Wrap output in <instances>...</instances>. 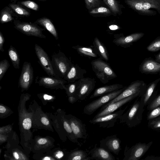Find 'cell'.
Here are the masks:
<instances>
[{
  "label": "cell",
  "instance_id": "54",
  "mask_svg": "<svg viewBox=\"0 0 160 160\" xmlns=\"http://www.w3.org/2000/svg\"><path fill=\"white\" fill-rule=\"evenodd\" d=\"M38 0L40 1H41V2H44L47 1L48 0Z\"/></svg>",
  "mask_w": 160,
  "mask_h": 160
},
{
  "label": "cell",
  "instance_id": "9",
  "mask_svg": "<svg viewBox=\"0 0 160 160\" xmlns=\"http://www.w3.org/2000/svg\"><path fill=\"white\" fill-rule=\"evenodd\" d=\"M78 86L75 96L78 100H83L94 90L96 81L93 78H83L79 80Z\"/></svg>",
  "mask_w": 160,
  "mask_h": 160
},
{
  "label": "cell",
  "instance_id": "6",
  "mask_svg": "<svg viewBox=\"0 0 160 160\" xmlns=\"http://www.w3.org/2000/svg\"><path fill=\"white\" fill-rule=\"evenodd\" d=\"M14 27L21 33L28 36H31L41 38H46L43 32L44 28L40 27L35 22H28L17 19L13 21Z\"/></svg>",
  "mask_w": 160,
  "mask_h": 160
},
{
  "label": "cell",
  "instance_id": "22",
  "mask_svg": "<svg viewBox=\"0 0 160 160\" xmlns=\"http://www.w3.org/2000/svg\"><path fill=\"white\" fill-rule=\"evenodd\" d=\"M72 48L76 50L78 54L82 57L91 58H97L99 56L97 50L93 45L88 47L77 45L73 46Z\"/></svg>",
  "mask_w": 160,
  "mask_h": 160
},
{
  "label": "cell",
  "instance_id": "15",
  "mask_svg": "<svg viewBox=\"0 0 160 160\" xmlns=\"http://www.w3.org/2000/svg\"><path fill=\"white\" fill-rule=\"evenodd\" d=\"M121 143L120 140L115 134L108 136L100 141V147L117 155L121 150Z\"/></svg>",
  "mask_w": 160,
  "mask_h": 160
},
{
  "label": "cell",
  "instance_id": "36",
  "mask_svg": "<svg viewBox=\"0 0 160 160\" xmlns=\"http://www.w3.org/2000/svg\"><path fill=\"white\" fill-rule=\"evenodd\" d=\"M10 66V64L7 59H4L0 62V81Z\"/></svg>",
  "mask_w": 160,
  "mask_h": 160
},
{
  "label": "cell",
  "instance_id": "29",
  "mask_svg": "<svg viewBox=\"0 0 160 160\" xmlns=\"http://www.w3.org/2000/svg\"><path fill=\"white\" fill-rule=\"evenodd\" d=\"M19 17H28L31 15L30 11L24 8L23 6L16 3H10L8 5Z\"/></svg>",
  "mask_w": 160,
  "mask_h": 160
},
{
  "label": "cell",
  "instance_id": "43",
  "mask_svg": "<svg viewBox=\"0 0 160 160\" xmlns=\"http://www.w3.org/2000/svg\"><path fill=\"white\" fill-rule=\"evenodd\" d=\"M78 100V99L75 95L69 96L68 101L71 103H75Z\"/></svg>",
  "mask_w": 160,
  "mask_h": 160
},
{
  "label": "cell",
  "instance_id": "11",
  "mask_svg": "<svg viewBox=\"0 0 160 160\" xmlns=\"http://www.w3.org/2000/svg\"><path fill=\"white\" fill-rule=\"evenodd\" d=\"M125 109L120 110L110 114L96 118H93L89 121L92 124H98L100 127L109 128L113 127L120 117L124 112Z\"/></svg>",
  "mask_w": 160,
  "mask_h": 160
},
{
  "label": "cell",
  "instance_id": "47",
  "mask_svg": "<svg viewBox=\"0 0 160 160\" xmlns=\"http://www.w3.org/2000/svg\"><path fill=\"white\" fill-rule=\"evenodd\" d=\"M52 96L47 94H44L43 95V98L45 100H50L53 98Z\"/></svg>",
  "mask_w": 160,
  "mask_h": 160
},
{
  "label": "cell",
  "instance_id": "41",
  "mask_svg": "<svg viewBox=\"0 0 160 160\" xmlns=\"http://www.w3.org/2000/svg\"><path fill=\"white\" fill-rule=\"evenodd\" d=\"M22 125L24 129H29L32 126V121L31 119L28 118L24 119L22 122Z\"/></svg>",
  "mask_w": 160,
  "mask_h": 160
},
{
  "label": "cell",
  "instance_id": "45",
  "mask_svg": "<svg viewBox=\"0 0 160 160\" xmlns=\"http://www.w3.org/2000/svg\"><path fill=\"white\" fill-rule=\"evenodd\" d=\"M41 121L42 123L46 125H48L49 124V122L48 119L45 117H42L41 118Z\"/></svg>",
  "mask_w": 160,
  "mask_h": 160
},
{
  "label": "cell",
  "instance_id": "28",
  "mask_svg": "<svg viewBox=\"0 0 160 160\" xmlns=\"http://www.w3.org/2000/svg\"><path fill=\"white\" fill-rule=\"evenodd\" d=\"M88 13L93 17H107L113 15L111 10L107 7L101 6L89 10Z\"/></svg>",
  "mask_w": 160,
  "mask_h": 160
},
{
  "label": "cell",
  "instance_id": "38",
  "mask_svg": "<svg viewBox=\"0 0 160 160\" xmlns=\"http://www.w3.org/2000/svg\"><path fill=\"white\" fill-rule=\"evenodd\" d=\"M121 28V27L116 23L108 22V23L106 31L109 34H112Z\"/></svg>",
  "mask_w": 160,
  "mask_h": 160
},
{
  "label": "cell",
  "instance_id": "21",
  "mask_svg": "<svg viewBox=\"0 0 160 160\" xmlns=\"http://www.w3.org/2000/svg\"><path fill=\"white\" fill-rule=\"evenodd\" d=\"M123 87L122 84L118 83L104 86L96 89L93 94L90 96V98L101 96L118 90Z\"/></svg>",
  "mask_w": 160,
  "mask_h": 160
},
{
  "label": "cell",
  "instance_id": "53",
  "mask_svg": "<svg viewBox=\"0 0 160 160\" xmlns=\"http://www.w3.org/2000/svg\"><path fill=\"white\" fill-rule=\"evenodd\" d=\"M12 2V3H16L18 0H9Z\"/></svg>",
  "mask_w": 160,
  "mask_h": 160
},
{
  "label": "cell",
  "instance_id": "33",
  "mask_svg": "<svg viewBox=\"0 0 160 160\" xmlns=\"http://www.w3.org/2000/svg\"><path fill=\"white\" fill-rule=\"evenodd\" d=\"M147 49L152 52H157L160 50V36L157 37L147 47Z\"/></svg>",
  "mask_w": 160,
  "mask_h": 160
},
{
  "label": "cell",
  "instance_id": "44",
  "mask_svg": "<svg viewBox=\"0 0 160 160\" xmlns=\"http://www.w3.org/2000/svg\"><path fill=\"white\" fill-rule=\"evenodd\" d=\"M144 159L145 160H160V157L149 156L146 157Z\"/></svg>",
  "mask_w": 160,
  "mask_h": 160
},
{
  "label": "cell",
  "instance_id": "3",
  "mask_svg": "<svg viewBox=\"0 0 160 160\" xmlns=\"http://www.w3.org/2000/svg\"><path fill=\"white\" fill-rule=\"evenodd\" d=\"M91 64L97 77L103 84L117 77L109 64L100 58L92 60Z\"/></svg>",
  "mask_w": 160,
  "mask_h": 160
},
{
  "label": "cell",
  "instance_id": "30",
  "mask_svg": "<svg viewBox=\"0 0 160 160\" xmlns=\"http://www.w3.org/2000/svg\"><path fill=\"white\" fill-rule=\"evenodd\" d=\"M68 159L72 160H90V157L88 156L85 151L77 149L72 151L69 155Z\"/></svg>",
  "mask_w": 160,
  "mask_h": 160
},
{
  "label": "cell",
  "instance_id": "1",
  "mask_svg": "<svg viewBox=\"0 0 160 160\" xmlns=\"http://www.w3.org/2000/svg\"><path fill=\"white\" fill-rule=\"evenodd\" d=\"M124 2L139 15L147 16L156 15L157 12L150 8L155 9L160 14V0H125Z\"/></svg>",
  "mask_w": 160,
  "mask_h": 160
},
{
  "label": "cell",
  "instance_id": "13",
  "mask_svg": "<svg viewBox=\"0 0 160 160\" xmlns=\"http://www.w3.org/2000/svg\"><path fill=\"white\" fill-rule=\"evenodd\" d=\"M144 33L138 32L125 36L123 34H116L114 35L113 42L118 46L123 48L130 47L133 43L138 41L143 37Z\"/></svg>",
  "mask_w": 160,
  "mask_h": 160
},
{
  "label": "cell",
  "instance_id": "40",
  "mask_svg": "<svg viewBox=\"0 0 160 160\" xmlns=\"http://www.w3.org/2000/svg\"><path fill=\"white\" fill-rule=\"evenodd\" d=\"M160 106V94L156 97L150 102L147 106V109L151 111Z\"/></svg>",
  "mask_w": 160,
  "mask_h": 160
},
{
  "label": "cell",
  "instance_id": "18",
  "mask_svg": "<svg viewBox=\"0 0 160 160\" xmlns=\"http://www.w3.org/2000/svg\"><path fill=\"white\" fill-rule=\"evenodd\" d=\"M139 71L142 73L157 74L160 73V63L151 57L145 58L140 64Z\"/></svg>",
  "mask_w": 160,
  "mask_h": 160
},
{
  "label": "cell",
  "instance_id": "19",
  "mask_svg": "<svg viewBox=\"0 0 160 160\" xmlns=\"http://www.w3.org/2000/svg\"><path fill=\"white\" fill-rule=\"evenodd\" d=\"M86 70L80 68L77 64H72L69 70L64 78L67 82H73L84 78Z\"/></svg>",
  "mask_w": 160,
  "mask_h": 160
},
{
  "label": "cell",
  "instance_id": "34",
  "mask_svg": "<svg viewBox=\"0 0 160 160\" xmlns=\"http://www.w3.org/2000/svg\"><path fill=\"white\" fill-rule=\"evenodd\" d=\"M78 81L73 82H71L65 85V89L68 96L75 95V94L78 86Z\"/></svg>",
  "mask_w": 160,
  "mask_h": 160
},
{
  "label": "cell",
  "instance_id": "46",
  "mask_svg": "<svg viewBox=\"0 0 160 160\" xmlns=\"http://www.w3.org/2000/svg\"><path fill=\"white\" fill-rule=\"evenodd\" d=\"M47 140L45 138H41L38 141V143L39 144H43L47 143Z\"/></svg>",
  "mask_w": 160,
  "mask_h": 160
},
{
  "label": "cell",
  "instance_id": "50",
  "mask_svg": "<svg viewBox=\"0 0 160 160\" xmlns=\"http://www.w3.org/2000/svg\"><path fill=\"white\" fill-rule=\"evenodd\" d=\"M155 60L160 63V52L155 55Z\"/></svg>",
  "mask_w": 160,
  "mask_h": 160
},
{
  "label": "cell",
  "instance_id": "8",
  "mask_svg": "<svg viewBox=\"0 0 160 160\" xmlns=\"http://www.w3.org/2000/svg\"><path fill=\"white\" fill-rule=\"evenodd\" d=\"M153 143L151 141L148 143L139 142L130 148L126 146L124 152L123 160H138L147 152Z\"/></svg>",
  "mask_w": 160,
  "mask_h": 160
},
{
  "label": "cell",
  "instance_id": "20",
  "mask_svg": "<svg viewBox=\"0 0 160 160\" xmlns=\"http://www.w3.org/2000/svg\"><path fill=\"white\" fill-rule=\"evenodd\" d=\"M91 160H115V157L111 152L105 148L101 147H97L96 144L94 148L89 152Z\"/></svg>",
  "mask_w": 160,
  "mask_h": 160
},
{
  "label": "cell",
  "instance_id": "31",
  "mask_svg": "<svg viewBox=\"0 0 160 160\" xmlns=\"http://www.w3.org/2000/svg\"><path fill=\"white\" fill-rule=\"evenodd\" d=\"M8 54L13 67L17 69L20 68V59L16 49L11 45L8 49Z\"/></svg>",
  "mask_w": 160,
  "mask_h": 160
},
{
  "label": "cell",
  "instance_id": "16",
  "mask_svg": "<svg viewBox=\"0 0 160 160\" xmlns=\"http://www.w3.org/2000/svg\"><path fill=\"white\" fill-rule=\"evenodd\" d=\"M68 122L77 139H86L87 137L85 125L78 118L72 115L68 117Z\"/></svg>",
  "mask_w": 160,
  "mask_h": 160
},
{
  "label": "cell",
  "instance_id": "42",
  "mask_svg": "<svg viewBox=\"0 0 160 160\" xmlns=\"http://www.w3.org/2000/svg\"><path fill=\"white\" fill-rule=\"evenodd\" d=\"M5 42V39L2 33L0 32V50L2 52H4L3 48V44Z\"/></svg>",
  "mask_w": 160,
  "mask_h": 160
},
{
  "label": "cell",
  "instance_id": "12",
  "mask_svg": "<svg viewBox=\"0 0 160 160\" xmlns=\"http://www.w3.org/2000/svg\"><path fill=\"white\" fill-rule=\"evenodd\" d=\"M33 78V70L31 63L24 62L19 79L18 87L22 91L27 90L32 83Z\"/></svg>",
  "mask_w": 160,
  "mask_h": 160
},
{
  "label": "cell",
  "instance_id": "10",
  "mask_svg": "<svg viewBox=\"0 0 160 160\" xmlns=\"http://www.w3.org/2000/svg\"><path fill=\"white\" fill-rule=\"evenodd\" d=\"M34 49L38 59V62L48 75L49 76L59 78L54 73L51 60L46 52L40 46L37 44L35 45Z\"/></svg>",
  "mask_w": 160,
  "mask_h": 160
},
{
  "label": "cell",
  "instance_id": "27",
  "mask_svg": "<svg viewBox=\"0 0 160 160\" xmlns=\"http://www.w3.org/2000/svg\"><path fill=\"white\" fill-rule=\"evenodd\" d=\"M93 45L97 50L99 58L106 61H108L109 56L107 48L104 44L97 37L94 38Z\"/></svg>",
  "mask_w": 160,
  "mask_h": 160
},
{
  "label": "cell",
  "instance_id": "25",
  "mask_svg": "<svg viewBox=\"0 0 160 160\" xmlns=\"http://www.w3.org/2000/svg\"><path fill=\"white\" fill-rule=\"evenodd\" d=\"M18 17L12 9L8 5L4 8L0 12V22L2 24L17 19Z\"/></svg>",
  "mask_w": 160,
  "mask_h": 160
},
{
  "label": "cell",
  "instance_id": "52",
  "mask_svg": "<svg viewBox=\"0 0 160 160\" xmlns=\"http://www.w3.org/2000/svg\"><path fill=\"white\" fill-rule=\"evenodd\" d=\"M43 160H51V159L49 157H45V158H44L43 159Z\"/></svg>",
  "mask_w": 160,
  "mask_h": 160
},
{
  "label": "cell",
  "instance_id": "49",
  "mask_svg": "<svg viewBox=\"0 0 160 160\" xmlns=\"http://www.w3.org/2000/svg\"><path fill=\"white\" fill-rule=\"evenodd\" d=\"M6 111V108L3 106L1 105L0 106V112L1 113H3Z\"/></svg>",
  "mask_w": 160,
  "mask_h": 160
},
{
  "label": "cell",
  "instance_id": "4",
  "mask_svg": "<svg viewBox=\"0 0 160 160\" xmlns=\"http://www.w3.org/2000/svg\"><path fill=\"white\" fill-rule=\"evenodd\" d=\"M51 62L55 73L57 77L64 78L70 69L72 63L62 52L59 51L52 56Z\"/></svg>",
  "mask_w": 160,
  "mask_h": 160
},
{
  "label": "cell",
  "instance_id": "48",
  "mask_svg": "<svg viewBox=\"0 0 160 160\" xmlns=\"http://www.w3.org/2000/svg\"><path fill=\"white\" fill-rule=\"evenodd\" d=\"M63 156V154L62 151H59L56 154V157L58 158H60L62 157Z\"/></svg>",
  "mask_w": 160,
  "mask_h": 160
},
{
  "label": "cell",
  "instance_id": "37",
  "mask_svg": "<svg viewBox=\"0 0 160 160\" xmlns=\"http://www.w3.org/2000/svg\"><path fill=\"white\" fill-rule=\"evenodd\" d=\"M148 126L154 130H160V116L158 117L148 121Z\"/></svg>",
  "mask_w": 160,
  "mask_h": 160
},
{
  "label": "cell",
  "instance_id": "35",
  "mask_svg": "<svg viewBox=\"0 0 160 160\" xmlns=\"http://www.w3.org/2000/svg\"><path fill=\"white\" fill-rule=\"evenodd\" d=\"M17 3L35 11H38L39 9V6L37 3L30 0L18 1Z\"/></svg>",
  "mask_w": 160,
  "mask_h": 160
},
{
  "label": "cell",
  "instance_id": "14",
  "mask_svg": "<svg viewBox=\"0 0 160 160\" xmlns=\"http://www.w3.org/2000/svg\"><path fill=\"white\" fill-rule=\"evenodd\" d=\"M67 82L64 79L52 76H42L36 78L35 83L39 86L51 88L65 89Z\"/></svg>",
  "mask_w": 160,
  "mask_h": 160
},
{
  "label": "cell",
  "instance_id": "7",
  "mask_svg": "<svg viewBox=\"0 0 160 160\" xmlns=\"http://www.w3.org/2000/svg\"><path fill=\"white\" fill-rule=\"evenodd\" d=\"M126 87L110 93L101 96L99 98L92 101L86 105L83 109L84 114L90 115L98 109L111 101L118 96Z\"/></svg>",
  "mask_w": 160,
  "mask_h": 160
},
{
  "label": "cell",
  "instance_id": "23",
  "mask_svg": "<svg viewBox=\"0 0 160 160\" xmlns=\"http://www.w3.org/2000/svg\"><path fill=\"white\" fill-rule=\"evenodd\" d=\"M48 30L56 40L58 39V33L51 20L46 17H42L37 19L34 22Z\"/></svg>",
  "mask_w": 160,
  "mask_h": 160
},
{
  "label": "cell",
  "instance_id": "24",
  "mask_svg": "<svg viewBox=\"0 0 160 160\" xmlns=\"http://www.w3.org/2000/svg\"><path fill=\"white\" fill-rule=\"evenodd\" d=\"M160 81V78L149 83L147 86L144 93L140 100L144 106L149 103L150 99L158 83Z\"/></svg>",
  "mask_w": 160,
  "mask_h": 160
},
{
  "label": "cell",
  "instance_id": "39",
  "mask_svg": "<svg viewBox=\"0 0 160 160\" xmlns=\"http://www.w3.org/2000/svg\"><path fill=\"white\" fill-rule=\"evenodd\" d=\"M160 116V106L151 110L147 116V120H149L156 118Z\"/></svg>",
  "mask_w": 160,
  "mask_h": 160
},
{
  "label": "cell",
  "instance_id": "26",
  "mask_svg": "<svg viewBox=\"0 0 160 160\" xmlns=\"http://www.w3.org/2000/svg\"><path fill=\"white\" fill-rule=\"evenodd\" d=\"M104 3L112 11L113 16H120L122 13V10L125 8L118 0H102Z\"/></svg>",
  "mask_w": 160,
  "mask_h": 160
},
{
  "label": "cell",
  "instance_id": "5",
  "mask_svg": "<svg viewBox=\"0 0 160 160\" xmlns=\"http://www.w3.org/2000/svg\"><path fill=\"white\" fill-rule=\"evenodd\" d=\"M146 84L142 80H138L132 82L117 97L103 105L100 111L106 108L109 105L135 94H139L142 96L147 88Z\"/></svg>",
  "mask_w": 160,
  "mask_h": 160
},
{
  "label": "cell",
  "instance_id": "32",
  "mask_svg": "<svg viewBox=\"0 0 160 160\" xmlns=\"http://www.w3.org/2000/svg\"><path fill=\"white\" fill-rule=\"evenodd\" d=\"M84 1L86 8L88 10L105 5L102 0H84Z\"/></svg>",
  "mask_w": 160,
  "mask_h": 160
},
{
  "label": "cell",
  "instance_id": "2",
  "mask_svg": "<svg viewBox=\"0 0 160 160\" xmlns=\"http://www.w3.org/2000/svg\"><path fill=\"white\" fill-rule=\"evenodd\" d=\"M144 107L140 100H136L126 112L120 117V122L125 123L130 128L138 125L142 120Z\"/></svg>",
  "mask_w": 160,
  "mask_h": 160
},
{
  "label": "cell",
  "instance_id": "17",
  "mask_svg": "<svg viewBox=\"0 0 160 160\" xmlns=\"http://www.w3.org/2000/svg\"><path fill=\"white\" fill-rule=\"evenodd\" d=\"M138 97L141 96L139 94H134L112 103L103 110L100 111L93 118L100 117L112 113L125 104Z\"/></svg>",
  "mask_w": 160,
  "mask_h": 160
},
{
  "label": "cell",
  "instance_id": "51",
  "mask_svg": "<svg viewBox=\"0 0 160 160\" xmlns=\"http://www.w3.org/2000/svg\"><path fill=\"white\" fill-rule=\"evenodd\" d=\"M13 156L15 159L18 160L19 159V156L17 152H14L13 153Z\"/></svg>",
  "mask_w": 160,
  "mask_h": 160
}]
</instances>
